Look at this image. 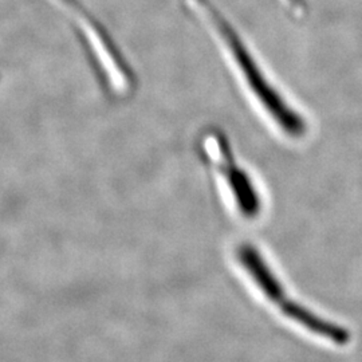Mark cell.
I'll list each match as a JSON object with an SVG mask.
<instances>
[{
    "mask_svg": "<svg viewBox=\"0 0 362 362\" xmlns=\"http://www.w3.org/2000/svg\"><path fill=\"white\" fill-rule=\"evenodd\" d=\"M189 11L206 27L247 104L276 140L297 145L308 140V116L276 83L258 55L211 0H187Z\"/></svg>",
    "mask_w": 362,
    "mask_h": 362,
    "instance_id": "obj_1",
    "label": "cell"
},
{
    "mask_svg": "<svg viewBox=\"0 0 362 362\" xmlns=\"http://www.w3.org/2000/svg\"><path fill=\"white\" fill-rule=\"evenodd\" d=\"M194 151L206 169L220 204L235 221L255 226L264 219L269 202L254 172L242 163L228 134L218 127L202 130Z\"/></svg>",
    "mask_w": 362,
    "mask_h": 362,
    "instance_id": "obj_2",
    "label": "cell"
},
{
    "mask_svg": "<svg viewBox=\"0 0 362 362\" xmlns=\"http://www.w3.org/2000/svg\"><path fill=\"white\" fill-rule=\"evenodd\" d=\"M57 1H59V4H62L67 10L73 11L74 18H76V22L79 21L81 16L83 18L86 13H89V11L82 6V3H81L79 0H57Z\"/></svg>",
    "mask_w": 362,
    "mask_h": 362,
    "instance_id": "obj_3",
    "label": "cell"
},
{
    "mask_svg": "<svg viewBox=\"0 0 362 362\" xmlns=\"http://www.w3.org/2000/svg\"><path fill=\"white\" fill-rule=\"evenodd\" d=\"M286 7L294 16H302L308 10V0H284Z\"/></svg>",
    "mask_w": 362,
    "mask_h": 362,
    "instance_id": "obj_4",
    "label": "cell"
}]
</instances>
